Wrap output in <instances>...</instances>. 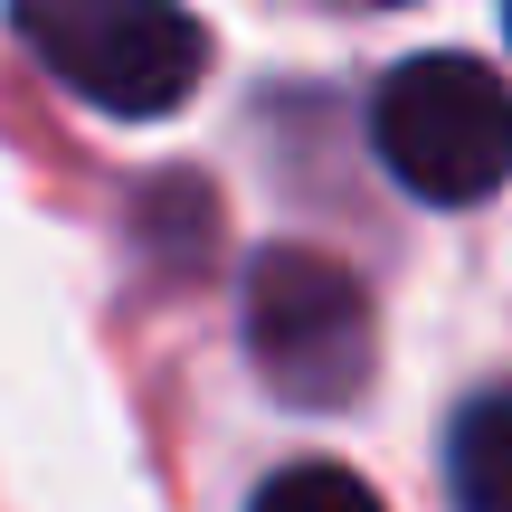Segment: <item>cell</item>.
<instances>
[{
	"label": "cell",
	"instance_id": "cell-1",
	"mask_svg": "<svg viewBox=\"0 0 512 512\" xmlns=\"http://www.w3.org/2000/svg\"><path fill=\"white\" fill-rule=\"evenodd\" d=\"M10 29L95 114H171L209 67V29L181 0H10Z\"/></svg>",
	"mask_w": 512,
	"mask_h": 512
},
{
	"label": "cell",
	"instance_id": "cell-2",
	"mask_svg": "<svg viewBox=\"0 0 512 512\" xmlns=\"http://www.w3.org/2000/svg\"><path fill=\"white\" fill-rule=\"evenodd\" d=\"M370 143L389 181L437 209L494 200L512 171V86L475 57H408L370 95Z\"/></svg>",
	"mask_w": 512,
	"mask_h": 512
},
{
	"label": "cell",
	"instance_id": "cell-3",
	"mask_svg": "<svg viewBox=\"0 0 512 512\" xmlns=\"http://www.w3.org/2000/svg\"><path fill=\"white\" fill-rule=\"evenodd\" d=\"M370 294L313 247H266L247 266V361L285 408H342L370 380Z\"/></svg>",
	"mask_w": 512,
	"mask_h": 512
},
{
	"label": "cell",
	"instance_id": "cell-4",
	"mask_svg": "<svg viewBox=\"0 0 512 512\" xmlns=\"http://www.w3.org/2000/svg\"><path fill=\"white\" fill-rule=\"evenodd\" d=\"M446 494L456 512H512V389L465 399V418L446 427Z\"/></svg>",
	"mask_w": 512,
	"mask_h": 512
},
{
	"label": "cell",
	"instance_id": "cell-5",
	"mask_svg": "<svg viewBox=\"0 0 512 512\" xmlns=\"http://www.w3.org/2000/svg\"><path fill=\"white\" fill-rule=\"evenodd\" d=\"M247 512H380V494H370L351 465H285V475L256 484Z\"/></svg>",
	"mask_w": 512,
	"mask_h": 512
},
{
	"label": "cell",
	"instance_id": "cell-6",
	"mask_svg": "<svg viewBox=\"0 0 512 512\" xmlns=\"http://www.w3.org/2000/svg\"><path fill=\"white\" fill-rule=\"evenodd\" d=\"M503 29H512V0H503Z\"/></svg>",
	"mask_w": 512,
	"mask_h": 512
},
{
	"label": "cell",
	"instance_id": "cell-7",
	"mask_svg": "<svg viewBox=\"0 0 512 512\" xmlns=\"http://www.w3.org/2000/svg\"><path fill=\"white\" fill-rule=\"evenodd\" d=\"M380 10H399V0H380Z\"/></svg>",
	"mask_w": 512,
	"mask_h": 512
}]
</instances>
